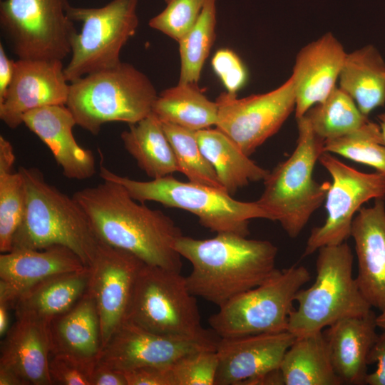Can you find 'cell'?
Wrapping results in <instances>:
<instances>
[{
	"instance_id": "8992f818",
	"label": "cell",
	"mask_w": 385,
	"mask_h": 385,
	"mask_svg": "<svg viewBox=\"0 0 385 385\" xmlns=\"http://www.w3.org/2000/svg\"><path fill=\"white\" fill-rule=\"evenodd\" d=\"M100 177L120 184L139 202L153 201L188 211L198 218L202 226L216 234L229 232L247 237L251 220H272L256 201H239L224 190L183 182L172 175L149 181L136 180L113 173L101 163Z\"/></svg>"
},
{
	"instance_id": "d590c367",
	"label": "cell",
	"mask_w": 385,
	"mask_h": 385,
	"mask_svg": "<svg viewBox=\"0 0 385 385\" xmlns=\"http://www.w3.org/2000/svg\"><path fill=\"white\" fill-rule=\"evenodd\" d=\"M206 0H170L149 26L179 41L195 24Z\"/></svg>"
},
{
	"instance_id": "bcb514c9",
	"label": "cell",
	"mask_w": 385,
	"mask_h": 385,
	"mask_svg": "<svg viewBox=\"0 0 385 385\" xmlns=\"http://www.w3.org/2000/svg\"><path fill=\"white\" fill-rule=\"evenodd\" d=\"M376 322L377 327L385 330V309L381 311L379 315H376Z\"/></svg>"
},
{
	"instance_id": "5bb4252c",
	"label": "cell",
	"mask_w": 385,
	"mask_h": 385,
	"mask_svg": "<svg viewBox=\"0 0 385 385\" xmlns=\"http://www.w3.org/2000/svg\"><path fill=\"white\" fill-rule=\"evenodd\" d=\"M144 264L131 253L101 242L89 266L87 292L98 311L102 349L126 320L136 280Z\"/></svg>"
},
{
	"instance_id": "5b68a950",
	"label": "cell",
	"mask_w": 385,
	"mask_h": 385,
	"mask_svg": "<svg viewBox=\"0 0 385 385\" xmlns=\"http://www.w3.org/2000/svg\"><path fill=\"white\" fill-rule=\"evenodd\" d=\"M297 120L298 138L292 155L265 179L256 201L278 221L291 238L297 237L326 198L330 183L313 178L316 163L324 153V140L314 132L304 115Z\"/></svg>"
},
{
	"instance_id": "c3c4849f",
	"label": "cell",
	"mask_w": 385,
	"mask_h": 385,
	"mask_svg": "<svg viewBox=\"0 0 385 385\" xmlns=\"http://www.w3.org/2000/svg\"><path fill=\"white\" fill-rule=\"evenodd\" d=\"M165 3L168 2L170 0H164Z\"/></svg>"
},
{
	"instance_id": "cb8c5ba5",
	"label": "cell",
	"mask_w": 385,
	"mask_h": 385,
	"mask_svg": "<svg viewBox=\"0 0 385 385\" xmlns=\"http://www.w3.org/2000/svg\"><path fill=\"white\" fill-rule=\"evenodd\" d=\"M1 344L0 366L19 375L26 385H52L48 326L16 319Z\"/></svg>"
},
{
	"instance_id": "d6a6232c",
	"label": "cell",
	"mask_w": 385,
	"mask_h": 385,
	"mask_svg": "<svg viewBox=\"0 0 385 385\" xmlns=\"http://www.w3.org/2000/svg\"><path fill=\"white\" fill-rule=\"evenodd\" d=\"M217 0H206L192 28L178 41L180 59L178 83H196L215 39Z\"/></svg>"
},
{
	"instance_id": "836d02e7",
	"label": "cell",
	"mask_w": 385,
	"mask_h": 385,
	"mask_svg": "<svg viewBox=\"0 0 385 385\" xmlns=\"http://www.w3.org/2000/svg\"><path fill=\"white\" fill-rule=\"evenodd\" d=\"M161 123L173 148L178 172L190 182L225 190L200 148L196 131L170 123Z\"/></svg>"
},
{
	"instance_id": "f1b7e54d",
	"label": "cell",
	"mask_w": 385,
	"mask_h": 385,
	"mask_svg": "<svg viewBox=\"0 0 385 385\" xmlns=\"http://www.w3.org/2000/svg\"><path fill=\"white\" fill-rule=\"evenodd\" d=\"M125 149L152 179L178 172L173 148L161 121L151 113L120 134Z\"/></svg>"
},
{
	"instance_id": "7dc6e473",
	"label": "cell",
	"mask_w": 385,
	"mask_h": 385,
	"mask_svg": "<svg viewBox=\"0 0 385 385\" xmlns=\"http://www.w3.org/2000/svg\"><path fill=\"white\" fill-rule=\"evenodd\" d=\"M378 120H379V125L381 128L384 143L385 145V112L378 115Z\"/></svg>"
},
{
	"instance_id": "4dcf8cb0",
	"label": "cell",
	"mask_w": 385,
	"mask_h": 385,
	"mask_svg": "<svg viewBox=\"0 0 385 385\" xmlns=\"http://www.w3.org/2000/svg\"><path fill=\"white\" fill-rule=\"evenodd\" d=\"M15 154L11 143L0 135V252L12 249L14 235L21 221L25 207L22 175L14 171Z\"/></svg>"
},
{
	"instance_id": "e0dca14e",
	"label": "cell",
	"mask_w": 385,
	"mask_h": 385,
	"mask_svg": "<svg viewBox=\"0 0 385 385\" xmlns=\"http://www.w3.org/2000/svg\"><path fill=\"white\" fill-rule=\"evenodd\" d=\"M69 86L62 61L18 59L11 84L0 102V118L9 128L15 129L30 111L66 105Z\"/></svg>"
},
{
	"instance_id": "ab89813d",
	"label": "cell",
	"mask_w": 385,
	"mask_h": 385,
	"mask_svg": "<svg viewBox=\"0 0 385 385\" xmlns=\"http://www.w3.org/2000/svg\"><path fill=\"white\" fill-rule=\"evenodd\" d=\"M122 373L128 385H175L171 365L145 366Z\"/></svg>"
},
{
	"instance_id": "ffe728a7",
	"label": "cell",
	"mask_w": 385,
	"mask_h": 385,
	"mask_svg": "<svg viewBox=\"0 0 385 385\" xmlns=\"http://www.w3.org/2000/svg\"><path fill=\"white\" fill-rule=\"evenodd\" d=\"M81 258L63 245L41 250L14 249L0 255V302L11 309L26 290L53 275L86 267Z\"/></svg>"
},
{
	"instance_id": "e575fe53",
	"label": "cell",
	"mask_w": 385,
	"mask_h": 385,
	"mask_svg": "<svg viewBox=\"0 0 385 385\" xmlns=\"http://www.w3.org/2000/svg\"><path fill=\"white\" fill-rule=\"evenodd\" d=\"M324 152L372 167L385 175V145L381 128L370 120L352 133L325 140Z\"/></svg>"
},
{
	"instance_id": "f6af8a7d",
	"label": "cell",
	"mask_w": 385,
	"mask_h": 385,
	"mask_svg": "<svg viewBox=\"0 0 385 385\" xmlns=\"http://www.w3.org/2000/svg\"><path fill=\"white\" fill-rule=\"evenodd\" d=\"M9 310L10 307L4 303L0 302V336L4 337L8 332L9 326Z\"/></svg>"
},
{
	"instance_id": "d6986e66",
	"label": "cell",
	"mask_w": 385,
	"mask_h": 385,
	"mask_svg": "<svg viewBox=\"0 0 385 385\" xmlns=\"http://www.w3.org/2000/svg\"><path fill=\"white\" fill-rule=\"evenodd\" d=\"M357 259L356 280L371 307L385 309V203L376 199L370 207H361L351 225Z\"/></svg>"
},
{
	"instance_id": "9c48e42d",
	"label": "cell",
	"mask_w": 385,
	"mask_h": 385,
	"mask_svg": "<svg viewBox=\"0 0 385 385\" xmlns=\"http://www.w3.org/2000/svg\"><path fill=\"white\" fill-rule=\"evenodd\" d=\"M125 321L167 336L215 334L202 327L196 297L181 272L146 264L139 272Z\"/></svg>"
},
{
	"instance_id": "b9f144b4",
	"label": "cell",
	"mask_w": 385,
	"mask_h": 385,
	"mask_svg": "<svg viewBox=\"0 0 385 385\" xmlns=\"http://www.w3.org/2000/svg\"><path fill=\"white\" fill-rule=\"evenodd\" d=\"M91 385H128L124 374L106 366L96 364L91 376Z\"/></svg>"
},
{
	"instance_id": "ee69618b",
	"label": "cell",
	"mask_w": 385,
	"mask_h": 385,
	"mask_svg": "<svg viewBox=\"0 0 385 385\" xmlns=\"http://www.w3.org/2000/svg\"><path fill=\"white\" fill-rule=\"evenodd\" d=\"M0 385H26V383L16 372L0 366Z\"/></svg>"
},
{
	"instance_id": "3957f363",
	"label": "cell",
	"mask_w": 385,
	"mask_h": 385,
	"mask_svg": "<svg viewBox=\"0 0 385 385\" xmlns=\"http://www.w3.org/2000/svg\"><path fill=\"white\" fill-rule=\"evenodd\" d=\"M19 170L24 182L25 207L11 250L63 245L89 267L101 241L85 211L73 197L47 183L39 169L21 166Z\"/></svg>"
},
{
	"instance_id": "30bf717a",
	"label": "cell",
	"mask_w": 385,
	"mask_h": 385,
	"mask_svg": "<svg viewBox=\"0 0 385 385\" xmlns=\"http://www.w3.org/2000/svg\"><path fill=\"white\" fill-rule=\"evenodd\" d=\"M138 2L112 0L98 8L68 5V17L82 23L72 41L71 59L64 67L69 83L121 62L120 51L138 26Z\"/></svg>"
},
{
	"instance_id": "8d00e7d4",
	"label": "cell",
	"mask_w": 385,
	"mask_h": 385,
	"mask_svg": "<svg viewBox=\"0 0 385 385\" xmlns=\"http://www.w3.org/2000/svg\"><path fill=\"white\" fill-rule=\"evenodd\" d=\"M217 366L215 349L185 354L171 364L175 385H215Z\"/></svg>"
},
{
	"instance_id": "6da1fadb",
	"label": "cell",
	"mask_w": 385,
	"mask_h": 385,
	"mask_svg": "<svg viewBox=\"0 0 385 385\" xmlns=\"http://www.w3.org/2000/svg\"><path fill=\"white\" fill-rule=\"evenodd\" d=\"M73 197L101 242L146 265L181 272L182 257L174 245L183 234L168 215L137 203L125 188L108 180L78 190Z\"/></svg>"
},
{
	"instance_id": "83f0119b",
	"label": "cell",
	"mask_w": 385,
	"mask_h": 385,
	"mask_svg": "<svg viewBox=\"0 0 385 385\" xmlns=\"http://www.w3.org/2000/svg\"><path fill=\"white\" fill-rule=\"evenodd\" d=\"M285 385H340L323 332L297 337L282 359Z\"/></svg>"
},
{
	"instance_id": "8fae6325",
	"label": "cell",
	"mask_w": 385,
	"mask_h": 385,
	"mask_svg": "<svg viewBox=\"0 0 385 385\" xmlns=\"http://www.w3.org/2000/svg\"><path fill=\"white\" fill-rule=\"evenodd\" d=\"M67 0H4L0 25L19 59L62 61L77 33Z\"/></svg>"
},
{
	"instance_id": "7a4b0ae2",
	"label": "cell",
	"mask_w": 385,
	"mask_h": 385,
	"mask_svg": "<svg viewBox=\"0 0 385 385\" xmlns=\"http://www.w3.org/2000/svg\"><path fill=\"white\" fill-rule=\"evenodd\" d=\"M174 247L192 265L185 277L190 292L218 307L261 284L277 269L274 244L234 233L208 239L181 235Z\"/></svg>"
},
{
	"instance_id": "4fadbf2b",
	"label": "cell",
	"mask_w": 385,
	"mask_h": 385,
	"mask_svg": "<svg viewBox=\"0 0 385 385\" xmlns=\"http://www.w3.org/2000/svg\"><path fill=\"white\" fill-rule=\"evenodd\" d=\"M215 101L218 107L215 127L250 156L280 129L294 110V80L291 76L272 91L241 98L226 91Z\"/></svg>"
},
{
	"instance_id": "7c38bea8",
	"label": "cell",
	"mask_w": 385,
	"mask_h": 385,
	"mask_svg": "<svg viewBox=\"0 0 385 385\" xmlns=\"http://www.w3.org/2000/svg\"><path fill=\"white\" fill-rule=\"evenodd\" d=\"M332 178L326 195L327 218L314 227L307 239L303 256L325 246L337 245L351 237L353 220L362 205L371 199L385 198V175L366 173L323 153L318 160Z\"/></svg>"
},
{
	"instance_id": "484cf974",
	"label": "cell",
	"mask_w": 385,
	"mask_h": 385,
	"mask_svg": "<svg viewBox=\"0 0 385 385\" xmlns=\"http://www.w3.org/2000/svg\"><path fill=\"white\" fill-rule=\"evenodd\" d=\"M195 133L203 155L230 195L250 183L264 181L268 175L270 170L252 160L230 138L216 127Z\"/></svg>"
},
{
	"instance_id": "603a6c76",
	"label": "cell",
	"mask_w": 385,
	"mask_h": 385,
	"mask_svg": "<svg viewBox=\"0 0 385 385\" xmlns=\"http://www.w3.org/2000/svg\"><path fill=\"white\" fill-rule=\"evenodd\" d=\"M52 355L96 365L102 351L100 321L95 302L87 292L48 327Z\"/></svg>"
},
{
	"instance_id": "1f68e13d",
	"label": "cell",
	"mask_w": 385,
	"mask_h": 385,
	"mask_svg": "<svg viewBox=\"0 0 385 385\" xmlns=\"http://www.w3.org/2000/svg\"><path fill=\"white\" fill-rule=\"evenodd\" d=\"M305 115L314 132L324 141L352 133L369 121L339 86H336L324 101L312 107Z\"/></svg>"
},
{
	"instance_id": "60d3db41",
	"label": "cell",
	"mask_w": 385,
	"mask_h": 385,
	"mask_svg": "<svg viewBox=\"0 0 385 385\" xmlns=\"http://www.w3.org/2000/svg\"><path fill=\"white\" fill-rule=\"evenodd\" d=\"M376 364V369L368 373L365 384L385 385V330L378 334L368 356V364Z\"/></svg>"
},
{
	"instance_id": "2e32d148",
	"label": "cell",
	"mask_w": 385,
	"mask_h": 385,
	"mask_svg": "<svg viewBox=\"0 0 385 385\" xmlns=\"http://www.w3.org/2000/svg\"><path fill=\"white\" fill-rule=\"evenodd\" d=\"M295 339L288 331L220 338L215 385H259L263 376L280 369Z\"/></svg>"
},
{
	"instance_id": "7bdbcfd3",
	"label": "cell",
	"mask_w": 385,
	"mask_h": 385,
	"mask_svg": "<svg viewBox=\"0 0 385 385\" xmlns=\"http://www.w3.org/2000/svg\"><path fill=\"white\" fill-rule=\"evenodd\" d=\"M15 61L10 59L5 52L2 43H0V102L7 92L13 78Z\"/></svg>"
},
{
	"instance_id": "52a82bcc",
	"label": "cell",
	"mask_w": 385,
	"mask_h": 385,
	"mask_svg": "<svg viewBox=\"0 0 385 385\" xmlns=\"http://www.w3.org/2000/svg\"><path fill=\"white\" fill-rule=\"evenodd\" d=\"M317 251L315 281L297 292L298 306L289 317L287 331L296 338L323 332L342 319L372 310L353 276L354 257L346 242Z\"/></svg>"
},
{
	"instance_id": "f546056e",
	"label": "cell",
	"mask_w": 385,
	"mask_h": 385,
	"mask_svg": "<svg viewBox=\"0 0 385 385\" xmlns=\"http://www.w3.org/2000/svg\"><path fill=\"white\" fill-rule=\"evenodd\" d=\"M152 113L161 122L197 131L216 125L218 107L197 84L178 83L158 94Z\"/></svg>"
},
{
	"instance_id": "d4e9b609",
	"label": "cell",
	"mask_w": 385,
	"mask_h": 385,
	"mask_svg": "<svg viewBox=\"0 0 385 385\" xmlns=\"http://www.w3.org/2000/svg\"><path fill=\"white\" fill-rule=\"evenodd\" d=\"M90 268L48 277L26 290L14 304L16 319L48 327L56 317L71 308L86 293Z\"/></svg>"
},
{
	"instance_id": "ac0fdd59",
	"label": "cell",
	"mask_w": 385,
	"mask_h": 385,
	"mask_svg": "<svg viewBox=\"0 0 385 385\" xmlns=\"http://www.w3.org/2000/svg\"><path fill=\"white\" fill-rule=\"evenodd\" d=\"M346 54L330 32L298 52L291 75L294 84L296 119L324 101L334 89Z\"/></svg>"
},
{
	"instance_id": "44dd1931",
	"label": "cell",
	"mask_w": 385,
	"mask_h": 385,
	"mask_svg": "<svg viewBox=\"0 0 385 385\" xmlns=\"http://www.w3.org/2000/svg\"><path fill=\"white\" fill-rule=\"evenodd\" d=\"M23 123L50 149L65 177L81 180L96 174L94 155L76 140L73 128L76 122L66 105L30 111L24 114Z\"/></svg>"
},
{
	"instance_id": "ba28073f",
	"label": "cell",
	"mask_w": 385,
	"mask_h": 385,
	"mask_svg": "<svg viewBox=\"0 0 385 385\" xmlns=\"http://www.w3.org/2000/svg\"><path fill=\"white\" fill-rule=\"evenodd\" d=\"M311 278L304 266L278 270L261 284L219 307L208 319L220 338H234L287 331L297 292Z\"/></svg>"
},
{
	"instance_id": "74e56055",
	"label": "cell",
	"mask_w": 385,
	"mask_h": 385,
	"mask_svg": "<svg viewBox=\"0 0 385 385\" xmlns=\"http://www.w3.org/2000/svg\"><path fill=\"white\" fill-rule=\"evenodd\" d=\"M212 67L226 91L237 94L247 81V70L240 58L229 48L217 50L212 58Z\"/></svg>"
},
{
	"instance_id": "4316f807",
	"label": "cell",
	"mask_w": 385,
	"mask_h": 385,
	"mask_svg": "<svg viewBox=\"0 0 385 385\" xmlns=\"http://www.w3.org/2000/svg\"><path fill=\"white\" fill-rule=\"evenodd\" d=\"M339 81L364 115L384 106L385 61L374 46L346 54Z\"/></svg>"
},
{
	"instance_id": "7402d4cb",
	"label": "cell",
	"mask_w": 385,
	"mask_h": 385,
	"mask_svg": "<svg viewBox=\"0 0 385 385\" xmlns=\"http://www.w3.org/2000/svg\"><path fill=\"white\" fill-rule=\"evenodd\" d=\"M376 318L371 310L364 316L342 319L323 331L333 368L342 384H365L369 354L378 337Z\"/></svg>"
},
{
	"instance_id": "277c9868",
	"label": "cell",
	"mask_w": 385,
	"mask_h": 385,
	"mask_svg": "<svg viewBox=\"0 0 385 385\" xmlns=\"http://www.w3.org/2000/svg\"><path fill=\"white\" fill-rule=\"evenodd\" d=\"M158 96L144 73L121 61L70 83L66 106L77 125L96 135L106 123L130 125L145 118L152 113Z\"/></svg>"
},
{
	"instance_id": "f35d334b",
	"label": "cell",
	"mask_w": 385,
	"mask_h": 385,
	"mask_svg": "<svg viewBox=\"0 0 385 385\" xmlns=\"http://www.w3.org/2000/svg\"><path fill=\"white\" fill-rule=\"evenodd\" d=\"M49 361V374L53 384L91 385V376L96 365L73 358L52 355Z\"/></svg>"
},
{
	"instance_id": "9a60e30c",
	"label": "cell",
	"mask_w": 385,
	"mask_h": 385,
	"mask_svg": "<svg viewBox=\"0 0 385 385\" xmlns=\"http://www.w3.org/2000/svg\"><path fill=\"white\" fill-rule=\"evenodd\" d=\"M220 337H178L159 334L125 321L102 349L97 364L124 372L145 366H170L185 354L216 349Z\"/></svg>"
}]
</instances>
